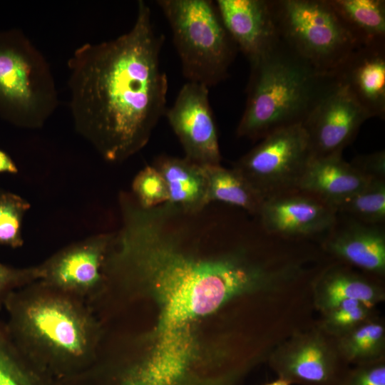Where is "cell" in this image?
<instances>
[{"instance_id": "obj_6", "label": "cell", "mask_w": 385, "mask_h": 385, "mask_svg": "<svg viewBox=\"0 0 385 385\" xmlns=\"http://www.w3.org/2000/svg\"><path fill=\"white\" fill-rule=\"evenodd\" d=\"M58 103L51 67L20 31L0 33V114L14 124L41 128Z\"/></svg>"}, {"instance_id": "obj_21", "label": "cell", "mask_w": 385, "mask_h": 385, "mask_svg": "<svg viewBox=\"0 0 385 385\" xmlns=\"http://www.w3.org/2000/svg\"><path fill=\"white\" fill-rule=\"evenodd\" d=\"M204 168L210 203H222L258 216L264 200L237 170L221 165H206Z\"/></svg>"}, {"instance_id": "obj_26", "label": "cell", "mask_w": 385, "mask_h": 385, "mask_svg": "<svg viewBox=\"0 0 385 385\" xmlns=\"http://www.w3.org/2000/svg\"><path fill=\"white\" fill-rule=\"evenodd\" d=\"M323 314L322 331L339 337L371 318V308L358 300H346Z\"/></svg>"}, {"instance_id": "obj_25", "label": "cell", "mask_w": 385, "mask_h": 385, "mask_svg": "<svg viewBox=\"0 0 385 385\" xmlns=\"http://www.w3.org/2000/svg\"><path fill=\"white\" fill-rule=\"evenodd\" d=\"M31 204L15 193L0 190V247L24 245L22 223Z\"/></svg>"}, {"instance_id": "obj_13", "label": "cell", "mask_w": 385, "mask_h": 385, "mask_svg": "<svg viewBox=\"0 0 385 385\" xmlns=\"http://www.w3.org/2000/svg\"><path fill=\"white\" fill-rule=\"evenodd\" d=\"M336 216L331 205L297 190L265 200L257 217L271 235L319 244L332 227Z\"/></svg>"}, {"instance_id": "obj_9", "label": "cell", "mask_w": 385, "mask_h": 385, "mask_svg": "<svg viewBox=\"0 0 385 385\" xmlns=\"http://www.w3.org/2000/svg\"><path fill=\"white\" fill-rule=\"evenodd\" d=\"M112 232L72 243L38 265L48 286L88 304L104 284L103 264Z\"/></svg>"}, {"instance_id": "obj_3", "label": "cell", "mask_w": 385, "mask_h": 385, "mask_svg": "<svg viewBox=\"0 0 385 385\" xmlns=\"http://www.w3.org/2000/svg\"><path fill=\"white\" fill-rule=\"evenodd\" d=\"M21 352L38 369L63 380L96 359L104 328L89 304L35 281L6 300Z\"/></svg>"}, {"instance_id": "obj_28", "label": "cell", "mask_w": 385, "mask_h": 385, "mask_svg": "<svg viewBox=\"0 0 385 385\" xmlns=\"http://www.w3.org/2000/svg\"><path fill=\"white\" fill-rule=\"evenodd\" d=\"M38 265L14 268L0 264V304L16 289L41 279Z\"/></svg>"}, {"instance_id": "obj_29", "label": "cell", "mask_w": 385, "mask_h": 385, "mask_svg": "<svg viewBox=\"0 0 385 385\" xmlns=\"http://www.w3.org/2000/svg\"><path fill=\"white\" fill-rule=\"evenodd\" d=\"M339 385H385V362L384 359L359 364L346 371Z\"/></svg>"}, {"instance_id": "obj_16", "label": "cell", "mask_w": 385, "mask_h": 385, "mask_svg": "<svg viewBox=\"0 0 385 385\" xmlns=\"http://www.w3.org/2000/svg\"><path fill=\"white\" fill-rule=\"evenodd\" d=\"M372 277L339 262H330L311 282L314 304L322 313L346 300L360 301L371 309L385 298L384 289Z\"/></svg>"}, {"instance_id": "obj_18", "label": "cell", "mask_w": 385, "mask_h": 385, "mask_svg": "<svg viewBox=\"0 0 385 385\" xmlns=\"http://www.w3.org/2000/svg\"><path fill=\"white\" fill-rule=\"evenodd\" d=\"M367 179L344 160L342 154L312 158L298 190L333 206L363 188Z\"/></svg>"}, {"instance_id": "obj_32", "label": "cell", "mask_w": 385, "mask_h": 385, "mask_svg": "<svg viewBox=\"0 0 385 385\" xmlns=\"http://www.w3.org/2000/svg\"><path fill=\"white\" fill-rule=\"evenodd\" d=\"M292 383L286 379L281 377H278L277 379L266 384L265 385H291Z\"/></svg>"}, {"instance_id": "obj_4", "label": "cell", "mask_w": 385, "mask_h": 385, "mask_svg": "<svg viewBox=\"0 0 385 385\" xmlns=\"http://www.w3.org/2000/svg\"><path fill=\"white\" fill-rule=\"evenodd\" d=\"M250 63L247 102L236 133L250 140L302 124L339 81L314 69L279 38Z\"/></svg>"}, {"instance_id": "obj_24", "label": "cell", "mask_w": 385, "mask_h": 385, "mask_svg": "<svg viewBox=\"0 0 385 385\" xmlns=\"http://www.w3.org/2000/svg\"><path fill=\"white\" fill-rule=\"evenodd\" d=\"M0 337V385H64L38 369L18 349Z\"/></svg>"}, {"instance_id": "obj_19", "label": "cell", "mask_w": 385, "mask_h": 385, "mask_svg": "<svg viewBox=\"0 0 385 385\" xmlns=\"http://www.w3.org/2000/svg\"><path fill=\"white\" fill-rule=\"evenodd\" d=\"M153 165L162 175L168 192V203L185 212H198L209 204L204 166L186 158L162 155Z\"/></svg>"}, {"instance_id": "obj_8", "label": "cell", "mask_w": 385, "mask_h": 385, "mask_svg": "<svg viewBox=\"0 0 385 385\" xmlns=\"http://www.w3.org/2000/svg\"><path fill=\"white\" fill-rule=\"evenodd\" d=\"M312 158L302 124L267 135L235 163L237 170L265 200L298 190Z\"/></svg>"}, {"instance_id": "obj_15", "label": "cell", "mask_w": 385, "mask_h": 385, "mask_svg": "<svg viewBox=\"0 0 385 385\" xmlns=\"http://www.w3.org/2000/svg\"><path fill=\"white\" fill-rule=\"evenodd\" d=\"M215 4L229 36L250 62L277 40L272 1L217 0Z\"/></svg>"}, {"instance_id": "obj_20", "label": "cell", "mask_w": 385, "mask_h": 385, "mask_svg": "<svg viewBox=\"0 0 385 385\" xmlns=\"http://www.w3.org/2000/svg\"><path fill=\"white\" fill-rule=\"evenodd\" d=\"M360 46L385 45V1L328 0Z\"/></svg>"}, {"instance_id": "obj_2", "label": "cell", "mask_w": 385, "mask_h": 385, "mask_svg": "<svg viewBox=\"0 0 385 385\" xmlns=\"http://www.w3.org/2000/svg\"><path fill=\"white\" fill-rule=\"evenodd\" d=\"M164 38L149 6L138 1L128 31L85 43L68 59L75 129L108 162H123L143 149L165 115L168 86L160 61Z\"/></svg>"}, {"instance_id": "obj_11", "label": "cell", "mask_w": 385, "mask_h": 385, "mask_svg": "<svg viewBox=\"0 0 385 385\" xmlns=\"http://www.w3.org/2000/svg\"><path fill=\"white\" fill-rule=\"evenodd\" d=\"M208 88L188 81L165 113L185 158L202 166L220 165L222 160Z\"/></svg>"}, {"instance_id": "obj_12", "label": "cell", "mask_w": 385, "mask_h": 385, "mask_svg": "<svg viewBox=\"0 0 385 385\" xmlns=\"http://www.w3.org/2000/svg\"><path fill=\"white\" fill-rule=\"evenodd\" d=\"M336 346L322 330L297 334L270 356L278 377L301 385H339L346 371Z\"/></svg>"}, {"instance_id": "obj_1", "label": "cell", "mask_w": 385, "mask_h": 385, "mask_svg": "<svg viewBox=\"0 0 385 385\" xmlns=\"http://www.w3.org/2000/svg\"><path fill=\"white\" fill-rule=\"evenodd\" d=\"M112 292L128 301L146 298L156 312L152 329L120 356L131 385H176L202 354L201 331L228 303L253 294L255 283L235 258L197 245L170 242L125 261Z\"/></svg>"}, {"instance_id": "obj_7", "label": "cell", "mask_w": 385, "mask_h": 385, "mask_svg": "<svg viewBox=\"0 0 385 385\" xmlns=\"http://www.w3.org/2000/svg\"><path fill=\"white\" fill-rule=\"evenodd\" d=\"M272 8L278 38L320 73L337 76L361 47L328 0H276Z\"/></svg>"}, {"instance_id": "obj_27", "label": "cell", "mask_w": 385, "mask_h": 385, "mask_svg": "<svg viewBox=\"0 0 385 385\" xmlns=\"http://www.w3.org/2000/svg\"><path fill=\"white\" fill-rule=\"evenodd\" d=\"M131 194L144 208H151L168 201L165 182L153 165H146L134 177Z\"/></svg>"}, {"instance_id": "obj_31", "label": "cell", "mask_w": 385, "mask_h": 385, "mask_svg": "<svg viewBox=\"0 0 385 385\" xmlns=\"http://www.w3.org/2000/svg\"><path fill=\"white\" fill-rule=\"evenodd\" d=\"M19 168L11 158L4 151L0 150V173L16 174Z\"/></svg>"}, {"instance_id": "obj_30", "label": "cell", "mask_w": 385, "mask_h": 385, "mask_svg": "<svg viewBox=\"0 0 385 385\" xmlns=\"http://www.w3.org/2000/svg\"><path fill=\"white\" fill-rule=\"evenodd\" d=\"M349 163L369 180H385V151L354 157Z\"/></svg>"}, {"instance_id": "obj_5", "label": "cell", "mask_w": 385, "mask_h": 385, "mask_svg": "<svg viewBox=\"0 0 385 385\" xmlns=\"http://www.w3.org/2000/svg\"><path fill=\"white\" fill-rule=\"evenodd\" d=\"M173 34L183 76L207 86L223 81L236 46L209 0H158Z\"/></svg>"}, {"instance_id": "obj_17", "label": "cell", "mask_w": 385, "mask_h": 385, "mask_svg": "<svg viewBox=\"0 0 385 385\" xmlns=\"http://www.w3.org/2000/svg\"><path fill=\"white\" fill-rule=\"evenodd\" d=\"M371 118L385 117V45L358 48L337 73Z\"/></svg>"}, {"instance_id": "obj_10", "label": "cell", "mask_w": 385, "mask_h": 385, "mask_svg": "<svg viewBox=\"0 0 385 385\" xmlns=\"http://www.w3.org/2000/svg\"><path fill=\"white\" fill-rule=\"evenodd\" d=\"M371 118L349 87L339 80L302 124L312 158L342 154Z\"/></svg>"}, {"instance_id": "obj_22", "label": "cell", "mask_w": 385, "mask_h": 385, "mask_svg": "<svg viewBox=\"0 0 385 385\" xmlns=\"http://www.w3.org/2000/svg\"><path fill=\"white\" fill-rule=\"evenodd\" d=\"M341 359L357 365L384 359L385 329L371 318L337 337L335 345Z\"/></svg>"}, {"instance_id": "obj_23", "label": "cell", "mask_w": 385, "mask_h": 385, "mask_svg": "<svg viewBox=\"0 0 385 385\" xmlns=\"http://www.w3.org/2000/svg\"><path fill=\"white\" fill-rule=\"evenodd\" d=\"M333 208L338 213L366 223L385 225V180H371Z\"/></svg>"}, {"instance_id": "obj_14", "label": "cell", "mask_w": 385, "mask_h": 385, "mask_svg": "<svg viewBox=\"0 0 385 385\" xmlns=\"http://www.w3.org/2000/svg\"><path fill=\"white\" fill-rule=\"evenodd\" d=\"M319 245L337 262L375 277L385 274V225L366 223L337 212Z\"/></svg>"}]
</instances>
